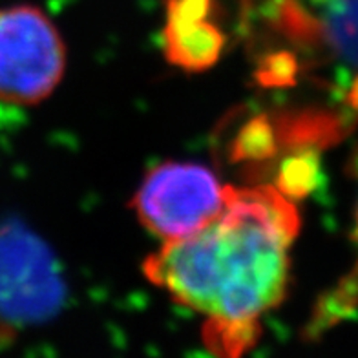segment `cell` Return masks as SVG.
Segmentation results:
<instances>
[{
    "label": "cell",
    "instance_id": "6da1fadb",
    "mask_svg": "<svg viewBox=\"0 0 358 358\" xmlns=\"http://www.w3.org/2000/svg\"><path fill=\"white\" fill-rule=\"evenodd\" d=\"M296 205L276 187H229L222 214L196 234L166 241L143 271L174 302L207 318L208 345L227 358L255 344L259 318L287 292Z\"/></svg>",
    "mask_w": 358,
    "mask_h": 358
},
{
    "label": "cell",
    "instance_id": "7a4b0ae2",
    "mask_svg": "<svg viewBox=\"0 0 358 358\" xmlns=\"http://www.w3.org/2000/svg\"><path fill=\"white\" fill-rule=\"evenodd\" d=\"M66 66L55 24L34 6L0 10V101L37 104L53 94Z\"/></svg>",
    "mask_w": 358,
    "mask_h": 358
},
{
    "label": "cell",
    "instance_id": "3957f363",
    "mask_svg": "<svg viewBox=\"0 0 358 358\" xmlns=\"http://www.w3.org/2000/svg\"><path fill=\"white\" fill-rule=\"evenodd\" d=\"M229 185L198 163L169 161L152 169L134 196L139 222L166 241L196 234L222 214Z\"/></svg>",
    "mask_w": 358,
    "mask_h": 358
},
{
    "label": "cell",
    "instance_id": "277c9868",
    "mask_svg": "<svg viewBox=\"0 0 358 358\" xmlns=\"http://www.w3.org/2000/svg\"><path fill=\"white\" fill-rule=\"evenodd\" d=\"M66 285L55 256L43 240L22 227L0 229V316L38 322L55 315Z\"/></svg>",
    "mask_w": 358,
    "mask_h": 358
},
{
    "label": "cell",
    "instance_id": "5b68a950",
    "mask_svg": "<svg viewBox=\"0 0 358 358\" xmlns=\"http://www.w3.org/2000/svg\"><path fill=\"white\" fill-rule=\"evenodd\" d=\"M165 55L172 64L187 71H201L216 64L225 37L208 19L185 24H165Z\"/></svg>",
    "mask_w": 358,
    "mask_h": 358
},
{
    "label": "cell",
    "instance_id": "8992f818",
    "mask_svg": "<svg viewBox=\"0 0 358 358\" xmlns=\"http://www.w3.org/2000/svg\"><path fill=\"white\" fill-rule=\"evenodd\" d=\"M318 157L313 152H302L298 156H292L283 161L280 166L278 187L276 189L287 198H303L315 189L316 178H318Z\"/></svg>",
    "mask_w": 358,
    "mask_h": 358
},
{
    "label": "cell",
    "instance_id": "52a82bcc",
    "mask_svg": "<svg viewBox=\"0 0 358 358\" xmlns=\"http://www.w3.org/2000/svg\"><path fill=\"white\" fill-rule=\"evenodd\" d=\"M276 150L274 127L265 117H258L241 128L234 143V156L238 159L259 161L271 157Z\"/></svg>",
    "mask_w": 358,
    "mask_h": 358
},
{
    "label": "cell",
    "instance_id": "ba28073f",
    "mask_svg": "<svg viewBox=\"0 0 358 358\" xmlns=\"http://www.w3.org/2000/svg\"><path fill=\"white\" fill-rule=\"evenodd\" d=\"M351 174L358 181V150L355 152L353 161H351ZM355 243L358 249V201L357 210H355ZM358 306V259L355 264V268L340 282L338 287L329 294V302H325L324 306V320L325 318H333L336 322L340 316H344L345 313L355 311V307Z\"/></svg>",
    "mask_w": 358,
    "mask_h": 358
},
{
    "label": "cell",
    "instance_id": "9c48e42d",
    "mask_svg": "<svg viewBox=\"0 0 358 358\" xmlns=\"http://www.w3.org/2000/svg\"><path fill=\"white\" fill-rule=\"evenodd\" d=\"M294 73H296L294 57L287 53H278V55L268 57L265 66L259 70V80L264 85H285L294 79Z\"/></svg>",
    "mask_w": 358,
    "mask_h": 358
},
{
    "label": "cell",
    "instance_id": "30bf717a",
    "mask_svg": "<svg viewBox=\"0 0 358 358\" xmlns=\"http://www.w3.org/2000/svg\"><path fill=\"white\" fill-rule=\"evenodd\" d=\"M348 101H349V104H351V106H353V108L358 112V77H357V80L353 83V86H351V90H349Z\"/></svg>",
    "mask_w": 358,
    "mask_h": 358
}]
</instances>
